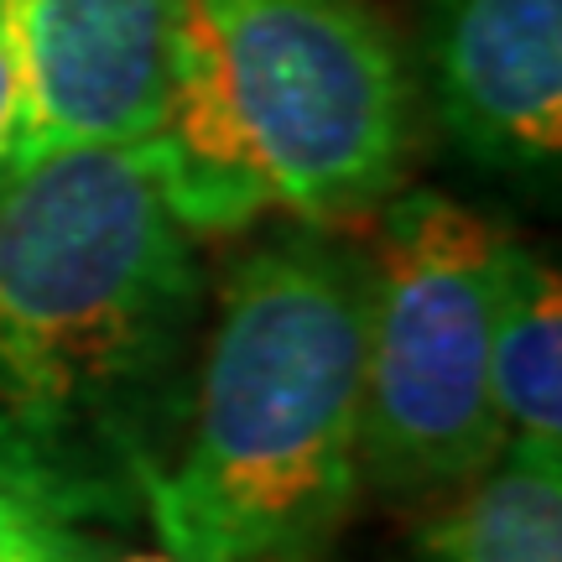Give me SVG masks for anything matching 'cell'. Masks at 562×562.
<instances>
[{"mask_svg": "<svg viewBox=\"0 0 562 562\" xmlns=\"http://www.w3.org/2000/svg\"><path fill=\"white\" fill-rule=\"evenodd\" d=\"M203 271L140 146L0 188V490L74 526L140 521L188 417Z\"/></svg>", "mask_w": 562, "mask_h": 562, "instance_id": "6da1fadb", "label": "cell"}, {"mask_svg": "<svg viewBox=\"0 0 562 562\" xmlns=\"http://www.w3.org/2000/svg\"><path fill=\"white\" fill-rule=\"evenodd\" d=\"M364 256L292 229L229 266L140 521L172 562H297L360 490Z\"/></svg>", "mask_w": 562, "mask_h": 562, "instance_id": "7a4b0ae2", "label": "cell"}, {"mask_svg": "<svg viewBox=\"0 0 562 562\" xmlns=\"http://www.w3.org/2000/svg\"><path fill=\"white\" fill-rule=\"evenodd\" d=\"M178 224L349 220L396 193L412 74L364 0H182L161 131L146 146Z\"/></svg>", "mask_w": 562, "mask_h": 562, "instance_id": "3957f363", "label": "cell"}, {"mask_svg": "<svg viewBox=\"0 0 562 562\" xmlns=\"http://www.w3.org/2000/svg\"><path fill=\"white\" fill-rule=\"evenodd\" d=\"M505 229L438 188L391 193L364 256L360 480L442 495L501 453L490 323Z\"/></svg>", "mask_w": 562, "mask_h": 562, "instance_id": "277c9868", "label": "cell"}, {"mask_svg": "<svg viewBox=\"0 0 562 562\" xmlns=\"http://www.w3.org/2000/svg\"><path fill=\"white\" fill-rule=\"evenodd\" d=\"M21 63V172L161 131L182 0H5ZM16 172V178H21Z\"/></svg>", "mask_w": 562, "mask_h": 562, "instance_id": "5b68a950", "label": "cell"}, {"mask_svg": "<svg viewBox=\"0 0 562 562\" xmlns=\"http://www.w3.org/2000/svg\"><path fill=\"white\" fill-rule=\"evenodd\" d=\"M432 100L442 131L484 172L552 178L562 157V0H442Z\"/></svg>", "mask_w": 562, "mask_h": 562, "instance_id": "8992f818", "label": "cell"}, {"mask_svg": "<svg viewBox=\"0 0 562 562\" xmlns=\"http://www.w3.org/2000/svg\"><path fill=\"white\" fill-rule=\"evenodd\" d=\"M490 396L505 442L562 448V281L558 266L510 235L490 323Z\"/></svg>", "mask_w": 562, "mask_h": 562, "instance_id": "52a82bcc", "label": "cell"}, {"mask_svg": "<svg viewBox=\"0 0 562 562\" xmlns=\"http://www.w3.org/2000/svg\"><path fill=\"white\" fill-rule=\"evenodd\" d=\"M422 562H562V448L501 442L459 501L427 521Z\"/></svg>", "mask_w": 562, "mask_h": 562, "instance_id": "ba28073f", "label": "cell"}, {"mask_svg": "<svg viewBox=\"0 0 562 562\" xmlns=\"http://www.w3.org/2000/svg\"><path fill=\"white\" fill-rule=\"evenodd\" d=\"M110 547L89 531L0 490V562H104Z\"/></svg>", "mask_w": 562, "mask_h": 562, "instance_id": "9c48e42d", "label": "cell"}, {"mask_svg": "<svg viewBox=\"0 0 562 562\" xmlns=\"http://www.w3.org/2000/svg\"><path fill=\"white\" fill-rule=\"evenodd\" d=\"M21 63L11 37V11L0 0V188L21 172Z\"/></svg>", "mask_w": 562, "mask_h": 562, "instance_id": "30bf717a", "label": "cell"}, {"mask_svg": "<svg viewBox=\"0 0 562 562\" xmlns=\"http://www.w3.org/2000/svg\"><path fill=\"white\" fill-rule=\"evenodd\" d=\"M104 562H172V558H167V552L157 547V552H110Z\"/></svg>", "mask_w": 562, "mask_h": 562, "instance_id": "8fae6325", "label": "cell"}]
</instances>
